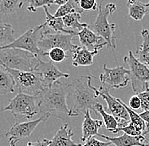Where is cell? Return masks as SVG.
Returning a JSON list of instances; mask_svg holds the SVG:
<instances>
[{
	"label": "cell",
	"mask_w": 149,
	"mask_h": 146,
	"mask_svg": "<svg viewBox=\"0 0 149 146\" xmlns=\"http://www.w3.org/2000/svg\"><path fill=\"white\" fill-rule=\"evenodd\" d=\"M49 144H50V139L43 138V139L37 140L36 142H28L26 146H49Z\"/></svg>",
	"instance_id": "cell-36"
},
{
	"label": "cell",
	"mask_w": 149,
	"mask_h": 146,
	"mask_svg": "<svg viewBox=\"0 0 149 146\" xmlns=\"http://www.w3.org/2000/svg\"><path fill=\"white\" fill-rule=\"evenodd\" d=\"M69 86L70 84L58 80L37 95L40 117L48 118L54 116L62 119L65 116L69 117L70 108L67 104Z\"/></svg>",
	"instance_id": "cell-1"
},
{
	"label": "cell",
	"mask_w": 149,
	"mask_h": 146,
	"mask_svg": "<svg viewBox=\"0 0 149 146\" xmlns=\"http://www.w3.org/2000/svg\"><path fill=\"white\" fill-rule=\"evenodd\" d=\"M74 135L72 129L68 124H65L60 127L53 138L50 139L49 146H81V145H77L73 141L72 137Z\"/></svg>",
	"instance_id": "cell-17"
},
{
	"label": "cell",
	"mask_w": 149,
	"mask_h": 146,
	"mask_svg": "<svg viewBox=\"0 0 149 146\" xmlns=\"http://www.w3.org/2000/svg\"><path fill=\"white\" fill-rule=\"evenodd\" d=\"M102 69L103 73L100 74L99 80L102 83V87L109 91L126 87L130 82V70L124 66L108 68L106 64H103Z\"/></svg>",
	"instance_id": "cell-10"
},
{
	"label": "cell",
	"mask_w": 149,
	"mask_h": 146,
	"mask_svg": "<svg viewBox=\"0 0 149 146\" xmlns=\"http://www.w3.org/2000/svg\"><path fill=\"white\" fill-rule=\"evenodd\" d=\"M148 146H149V143H148Z\"/></svg>",
	"instance_id": "cell-40"
},
{
	"label": "cell",
	"mask_w": 149,
	"mask_h": 146,
	"mask_svg": "<svg viewBox=\"0 0 149 146\" xmlns=\"http://www.w3.org/2000/svg\"><path fill=\"white\" fill-rule=\"evenodd\" d=\"M96 109L102 118V122H103L104 127L108 131L113 133L117 128H119V123H118L117 119L115 118L112 114L108 113L101 103H98L97 105Z\"/></svg>",
	"instance_id": "cell-24"
},
{
	"label": "cell",
	"mask_w": 149,
	"mask_h": 146,
	"mask_svg": "<svg viewBox=\"0 0 149 146\" xmlns=\"http://www.w3.org/2000/svg\"><path fill=\"white\" fill-rule=\"evenodd\" d=\"M124 61L128 64L130 70V84L132 90L135 93L139 94L149 89V68L141 63L129 51L128 56L124 57Z\"/></svg>",
	"instance_id": "cell-7"
},
{
	"label": "cell",
	"mask_w": 149,
	"mask_h": 146,
	"mask_svg": "<svg viewBox=\"0 0 149 146\" xmlns=\"http://www.w3.org/2000/svg\"><path fill=\"white\" fill-rule=\"evenodd\" d=\"M93 76H79L69 86V96H72V105L70 108L69 117H78L86 111L98 113L96 109L99 103L97 95L93 89Z\"/></svg>",
	"instance_id": "cell-2"
},
{
	"label": "cell",
	"mask_w": 149,
	"mask_h": 146,
	"mask_svg": "<svg viewBox=\"0 0 149 146\" xmlns=\"http://www.w3.org/2000/svg\"><path fill=\"white\" fill-rule=\"evenodd\" d=\"M103 46H108V43L104 42L94 50H88L84 46H79L72 56V65L74 67H86L93 64V58Z\"/></svg>",
	"instance_id": "cell-14"
},
{
	"label": "cell",
	"mask_w": 149,
	"mask_h": 146,
	"mask_svg": "<svg viewBox=\"0 0 149 146\" xmlns=\"http://www.w3.org/2000/svg\"><path fill=\"white\" fill-rule=\"evenodd\" d=\"M93 89L94 90L96 95H97V97L101 96L106 101L107 109L110 111V114H112L117 119L119 123V128H123L130 123L129 113L126 108L122 104L120 99L113 97L112 95H110L109 90L103 88L102 86L98 90L93 85Z\"/></svg>",
	"instance_id": "cell-11"
},
{
	"label": "cell",
	"mask_w": 149,
	"mask_h": 146,
	"mask_svg": "<svg viewBox=\"0 0 149 146\" xmlns=\"http://www.w3.org/2000/svg\"><path fill=\"white\" fill-rule=\"evenodd\" d=\"M119 132H123L124 134L130 135V136H133V137H139V136L143 135V134L140 130H138L134 124H132L131 122H130L128 125H126L123 128H118L113 134H118Z\"/></svg>",
	"instance_id": "cell-31"
},
{
	"label": "cell",
	"mask_w": 149,
	"mask_h": 146,
	"mask_svg": "<svg viewBox=\"0 0 149 146\" xmlns=\"http://www.w3.org/2000/svg\"><path fill=\"white\" fill-rule=\"evenodd\" d=\"M81 13L76 12V13L70 14V15L64 17L63 21H64V24H65L66 29L72 30V31H75V32H76V30L78 32H80L85 28L88 27V24L81 23Z\"/></svg>",
	"instance_id": "cell-23"
},
{
	"label": "cell",
	"mask_w": 149,
	"mask_h": 146,
	"mask_svg": "<svg viewBox=\"0 0 149 146\" xmlns=\"http://www.w3.org/2000/svg\"><path fill=\"white\" fill-rule=\"evenodd\" d=\"M46 120H47V118L46 117H39L38 118L29 122H15L5 134V135L9 136V142H13L17 145V143L19 141L30 137L38 126V124Z\"/></svg>",
	"instance_id": "cell-13"
},
{
	"label": "cell",
	"mask_w": 149,
	"mask_h": 146,
	"mask_svg": "<svg viewBox=\"0 0 149 146\" xmlns=\"http://www.w3.org/2000/svg\"><path fill=\"white\" fill-rule=\"evenodd\" d=\"M77 37L79 38V41L81 46L87 48L88 50L96 49L97 46H99L102 44L100 43V42L103 40L102 37L98 36L95 31L92 30L88 27L85 28L81 31L78 32Z\"/></svg>",
	"instance_id": "cell-18"
},
{
	"label": "cell",
	"mask_w": 149,
	"mask_h": 146,
	"mask_svg": "<svg viewBox=\"0 0 149 146\" xmlns=\"http://www.w3.org/2000/svg\"><path fill=\"white\" fill-rule=\"evenodd\" d=\"M99 137L105 138L107 141L115 146H148L149 143V139H147L143 135L139 137H133L124 134L120 136L113 138L100 134Z\"/></svg>",
	"instance_id": "cell-16"
},
{
	"label": "cell",
	"mask_w": 149,
	"mask_h": 146,
	"mask_svg": "<svg viewBox=\"0 0 149 146\" xmlns=\"http://www.w3.org/2000/svg\"><path fill=\"white\" fill-rule=\"evenodd\" d=\"M5 69L13 76L19 93L37 96L46 89L40 77L35 72L19 71L8 68Z\"/></svg>",
	"instance_id": "cell-8"
},
{
	"label": "cell",
	"mask_w": 149,
	"mask_h": 146,
	"mask_svg": "<svg viewBox=\"0 0 149 146\" xmlns=\"http://www.w3.org/2000/svg\"><path fill=\"white\" fill-rule=\"evenodd\" d=\"M79 6L82 11H89V10H98L97 3L95 0H81L78 1Z\"/></svg>",
	"instance_id": "cell-32"
},
{
	"label": "cell",
	"mask_w": 149,
	"mask_h": 146,
	"mask_svg": "<svg viewBox=\"0 0 149 146\" xmlns=\"http://www.w3.org/2000/svg\"><path fill=\"white\" fill-rule=\"evenodd\" d=\"M112 145L110 142H103L100 141L95 138H88L83 145H81V146H109Z\"/></svg>",
	"instance_id": "cell-34"
},
{
	"label": "cell",
	"mask_w": 149,
	"mask_h": 146,
	"mask_svg": "<svg viewBox=\"0 0 149 146\" xmlns=\"http://www.w3.org/2000/svg\"><path fill=\"white\" fill-rule=\"evenodd\" d=\"M45 24H42L35 27H31L26 30L23 35L17 38L14 42L7 46H0V50L2 49H9V48H16L24 51H27L33 54L37 55L39 57H42V54L38 47V42L41 37V30L45 28Z\"/></svg>",
	"instance_id": "cell-9"
},
{
	"label": "cell",
	"mask_w": 149,
	"mask_h": 146,
	"mask_svg": "<svg viewBox=\"0 0 149 146\" xmlns=\"http://www.w3.org/2000/svg\"><path fill=\"white\" fill-rule=\"evenodd\" d=\"M15 81L11 73L0 65V95H5L15 91Z\"/></svg>",
	"instance_id": "cell-20"
},
{
	"label": "cell",
	"mask_w": 149,
	"mask_h": 146,
	"mask_svg": "<svg viewBox=\"0 0 149 146\" xmlns=\"http://www.w3.org/2000/svg\"><path fill=\"white\" fill-rule=\"evenodd\" d=\"M140 117L143 119V121L146 122L147 130H148V133H149V111H143V112L140 113Z\"/></svg>",
	"instance_id": "cell-37"
},
{
	"label": "cell",
	"mask_w": 149,
	"mask_h": 146,
	"mask_svg": "<svg viewBox=\"0 0 149 146\" xmlns=\"http://www.w3.org/2000/svg\"><path fill=\"white\" fill-rule=\"evenodd\" d=\"M9 111L17 119L33 118L39 114L38 97L24 93H18L13 99L9 100V105L0 112Z\"/></svg>",
	"instance_id": "cell-6"
},
{
	"label": "cell",
	"mask_w": 149,
	"mask_h": 146,
	"mask_svg": "<svg viewBox=\"0 0 149 146\" xmlns=\"http://www.w3.org/2000/svg\"><path fill=\"white\" fill-rule=\"evenodd\" d=\"M67 2H68V0H54V4H57L60 7V6L65 5Z\"/></svg>",
	"instance_id": "cell-38"
},
{
	"label": "cell",
	"mask_w": 149,
	"mask_h": 146,
	"mask_svg": "<svg viewBox=\"0 0 149 146\" xmlns=\"http://www.w3.org/2000/svg\"><path fill=\"white\" fill-rule=\"evenodd\" d=\"M77 34H65L55 32L50 29L41 32V37L38 42V47L42 54V57L53 48H61L67 53L74 54L79 46L72 42L73 37Z\"/></svg>",
	"instance_id": "cell-4"
},
{
	"label": "cell",
	"mask_w": 149,
	"mask_h": 146,
	"mask_svg": "<svg viewBox=\"0 0 149 146\" xmlns=\"http://www.w3.org/2000/svg\"><path fill=\"white\" fill-rule=\"evenodd\" d=\"M28 7L27 9L29 11L35 13L37 12V9L41 7H49L52 4H54V1L50 0H30L27 1Z\"/></svg>",
	"instance_id": "cell-30"
},
{
	"label": "cell",
	"mask_w": 149,
	"mask_h": 146,
	"mask_svg": "<svg viewBox=\"0 0 149 146\" xmlns=\"http://www.w3.org/2000/svg\"><path fill=\"white\" fill-rule=\"evenodd\" d=\"M25 1L3 0L0 1V12L3 15H14L22 9Z\"/></svg>",
	"instance_id": "cell-26"
},
{
	"label": "cell",
	"mask_w": 149,
	"mask_h": 146,
	"mask_svg": "<svg viewBox=\"0 0 149 146\" xmlns=\"http://www.w3.org/2000/svg\"><path fill=\"white\" fill-rule=\"evenodd\" d=\"M33 72L40 77L46 88L50 87L62 78L67 79L70 77L69 73L61 72L52 61H43L42 58L39 59V62Z\"/></svg>",
	"instance_id": "cell-12"
},
{
	"label": "cell",
	"mask_w": 149,
	"mask_h": 146,
	"mask_svg": "<svg viewBox=\"0 0 149 146\" xmlns=\"http://www.w3.org/2000/svg\"><path fill=\"white\" fill-rule=\"evenodd\" d=\"M121 102H122V104L124 105V107L126 108L128 113H129V116H130V122H131L132 124H134V125L136 127V128H137L138 130H140V131L143 134V135L147 134H148V130H147L146 122L143 121V119L140 117V114H137L135 111L130 109L127 105H125V104L124 103V101L121 100Z\"/></svg>",
	"instance_id": "cell-28"
},
{
	"label": "cell",
	"mask_w": 149,
	"mask_h": 146,
	"mask_svg": "<svg viewBox=\"0 0 149 146\" xmlns=\"http://www.w3.org/2000/svg\"><path fill=\"white\" fill-rule=\"evenodd\" d=\"M40 58L31 53L16 48L0 50V65L15 70L32 72Z\"/></svg>",
	"instance_id": "cell-3"
},
{
	"label": "cell",
	"mask_w": 149,
	"mask_h": 146,
	"mask_svg": "<svg viewBox=\"0 0 149 146\" xmlns=\"http://www.w3.org/2000/svg\"><path fill=\"white\" fill-rule=\"evenodd\" d=\"M142 43L136 50V58L149 68V30L144 29L141 32Z\"/></svg>",
	"instance_id": "cell-22"
},
{
	"label": "cell",
	"mask_w": 149,
	"mask_h": 146,
	"mask_svg": "<svg viewBox=\"0 0 149 146\" xmlns=\"http://www.w3.org/2000/svg\"><path fill=\"white\" fill-rule=\"evenodd\" d=\"M137 95L141 102V109L144 111H149V89L146 91L137 94Z\"/></svg>",
	"instance_id": "cell-33"
},
{
	"label": "cell",
	"mask_w": 149,
	"mask_h": 146,
	"mask_svg": "<svg viewBox=\"0 0 149 146\" xmlns=\"http://www.w3.org/2000/svg\"><path fill=\"white\" fill-rule=\"evenodd\" d=\"M76 12H80V13L83 12L79 6L78 1H76V0L75 1H68L65 5L60 6L54 15L56 18H64L70 14L76 13Z\"/></svg>",
	"instance_id": "cell-27"
},
{
	"label": "cell",
	"mask_w": 149,
	"mask_h": 146,
	"mask_svg": "<svg viewBox=\"0 0 149 146\" xmlns=\"http://www.w3.org/2000/svg\"><path fill=\"white\" fill-rule=\"evenodd\" d=\"M9 146H16V144L13 142H9Z\"/></svg>",
	"instance_id": "cell-39"
},
{
	"label": "cell",
	"mask_w": 149,
	"mask_h": 146,
	"mask_svg": "<svg viewBox=\"0 0 149 146\" xmlns=\"http://www.w3.org/2000/svg\"><path fill=\"white\" fill-rule=\"evenodd\" d=\"M43 9L46 14V21L44 23L46 26L49 27L55 32H61V33H65V34H77L78 33V32L66 29L64 21H63V18L54 17V15L49 12L48 7H44Z\"/></svg>",
	"instance_id": "cell-21"
},
{
	"label": "cell",
	"mask_w": 149,
	"mask_h": 146,
	"mask_svg": "<svg viewBox=\"0 0 149 146\" xmlns=\"http://www.w3.org/2000/svg\"><path fill=\"white\" fill-rule=\"evenodd\" d=\"M129 16L136 21H140L149 15V2L145 3L140 1L130 0L127 3Z\"/></svg>",
	"instance_id": "cell-19"
},
{
	"label": "cell",
	"mask_w": 149,
	"mask_h": 146,
	"mask_svg": "<svg viewBox=\"0 0 149 146\" xmlns=\"http://www.w3.org/2000/svg\"><path fill=\"white\" fill-rule=\"evenodd\" d=\"M128 107L133 111L141 109V100H140L137 95H135L130 97V100H129V106Z\"/></svg>",
	"instance_id": "cell-35"
},
{
	"label": "cell",
	"mask_w": 149,
	"mask_h": 146,
	"mask_svg": "<svg viewBox=\"0 0 149 146\" xmlns=\"http://www.w3.org/2000/svg\"><path fill=\"white\" fill-rule=\"evenodd\" d=\"M103 122L101 120H95L91 117V112L86 111L84 114L82 122V135L81 138V142H86L88 138L93 136H99V129L102 126Z\"/></svg>",
	"instance_id": "cell-15"
},
{
	"label": "cell",
	"mask_w": 149,
	"mask_h": 146,
	"mask_svg": "<svg viewBox=\"0 0 149 146\" xmlns=\"http://www.w3.org/2000/svg\"><path fill=\"white\" fill-rule=\"evenodd\" d=\"M116 10L114 3H108L105 7L102 6V2L98 7V14L94 23V31L108 43V47L114 50L116 47V37L114 23H109L108 18Z\"/></svg>",
	"instance_id": "cell-5"
},
{
	"label": "cell",
	"mask_w": 149,
	"mask_h": 146,
	"mask_svg": "<svg viewBox=\"0 0 149 146\" xmlns=\"http://www.w3.org/2000/svg\"><path fill=\"white\" fill-rule=\"evenodd\" d=\"M46 57L53 63H61L65 61L68 56L65 50L61 48H53L47 53Z\"/></svg>",
	"instance_id": "cell-29"
},
{
	"label": "cell",
	"mask_w": 149,
	"mask_h": 146,
	"mask_svg": "<svg viewBox=\"0 0 149 146\" xmlns=\"http://www.w3.org/2000/svg\"><path fill=\"white\" fill-rule=\"evenodd\" d=\"M15 30L12 26L4 21H0V44L1 46H7L14 42L16 39L15 37Z\"/></svg>",
	"instance_id": "cell-25"
}]
</instances>
